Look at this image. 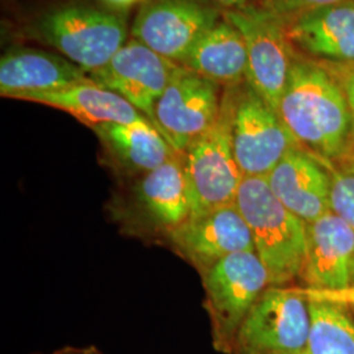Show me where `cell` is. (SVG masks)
<instances>
[{
    "instance_id": "1",
    "label": "cell",
    "mask_w": 354,
    "mask_h": 354,
    "mask_svg": "<svg viewBox=\"0 0 354 354\" xmlns=\"http://www.w3.org/2000/svg\"><path fill=\"white\" fill-rule=\"evenodd\" d=\"M279 114L295 140L314 155L337 160L353 147L346 96L323 64L294 55Z\"/></svg>"
},
{
    "instance_id": "2",
    "label": "cell",
    "mask_w": 354,
    "mask_h": 354,
    "mask_svg": "<svg viewBox=\"0 0 354 354\" xmlns=\"http://www.w3.org/2000/svg\"><path fill=\"white\" fill-rule=\"evenodd\" d=\"M121 234L143 241H165L190 216L184 155L176 153L151 172L121 183L106 205Z\"/></svg>"
},
{
    "instance_id": "3",
    "label": "cell",
    "mask_w": 354,
    "mask_h": 354,
    "mask_svg": "<svg viewBox=\"0 0 354 354\" xmlns=\"http://www.w3.org/2000/svg\"><path fill=\"white\" fill-rule=\"evenodd\" d=\"M235 203L251 230L254 252L270 286L302 279L307 259V225L279 203L266 177H243Z\"/></svg>"
},
{
    "instance_id": "4",
    "label": "cell",
    "mask_w": 354,
    "mask_h": 354,
    "mask_svg": "<svg viewBox=\"0 0 354 354\" xmlns=\"http://www.w3.org/2000/svg\"><path fill=\"white\" fill-rule=\"evenodd\" d=\"M24 32L88 74L108 64L127 42V21L121 15L79 3L51 8Z\"/></svg>"
},
{
    "instance_id": "5",
    "label": "cell",
    "mask_w": 354,
    "mask_h": 354,
    "mask_svg": "<svg viewBox=\"0 0 354 354\" xmlns=\"http://www.w3.org/2000/svg\"><path fill=\"white\" fill-rule=\"evenodd\" d=\"M235 87H226L214 124L184 153L190 215L235 203L236 200L243 175L232 145Z\"/></svg>"
},
{
    "instance_id": "6",
    "label": "cell",
    "mask_w": 354,
    "mask_h": 354,
    "mask_svg": "<svg viewBox=\"0 0 354 354\" xmlns=\"http://www.w3.org/2000/svg\"><path fill=\"white\" fill-rule=\"evenodd\" d=\"M241 32L248 57L245 83L279 113L294 53L288 17L272 3L227 10L223 15Z\"/></svg>"
},
{
    "instance_id": "7",
    "label": "cell",
    "mask_w": 354,
    "mask_h": 354,
    "mask_svg": "<svg viewBox=\"0 0 354 354\" xmlns=\"http://www.w3.org/2000/svg\"><path fill=\"white\" fill-rule=\"evenodd\" d=\"M201 279L213 346L216 352L232 354L243 320L270 286L268 270L256 252H239L221 260Z\"/></svg>"
},
{
    "instance_id": "8",
    "label": "cell",
    "mask_w": 354,
    "mask_h": 354,
    "mask_svg": "<svg viewBox=\"0 0 354 354\" xmlns=\"http://www.w3.org/2000/svg\"><path fill=\"white\" fill-rule=\"evenodd\" d=\"M310 311L299 288L269 286L238 330L232 354H282L307 348Z\"/></svg>"
},
{
    "instance_id": "9",
    "label": "cell",
    "mask_w": 354,
    "mask_h": 354,
    "mask_svg": "<svg viewBox=\"0 0 354 354\" xmlns=\"http://www.w3.org/2000/svg\"><path fill=\"white\" fill-rule=\"evenodd\" d=\"M232 145L243 177H266L288 152L302 147L279 114L245 82L235 87Z\"/></svg>"
},
{
    "instance_id": "10",
    "label": "cell",
    "mask_w": 354,
    "mask_h": 354,
    "mask_svg": "<svg viewBox=\"0 0 354 354\" xmlns=\"http://www.w3.org/2000/svg\"><path fill=\"white\" fill-rule=\"evenodd\" d=\"M219 86L177 66L153 112V125L178 153L212 127L221 111Z\"/></svg>"
},
{
    "instance_id": "11",
    "label": "cell",
    "mask_w": 354,
    "mask_h": 354,
    "mask_svg": "<svg viewBox=\"0 0 354 354\" xmlns=\"http://www.w3.org/2000/svg\"><path fill=\"white\" fill-rule=\"evenodd\" d=\"M221 19L214 8L197 0H149L134 19L131 37L180 64Z\"/></svg>"
},
{
    "instance_id": "12",
    "label": "cell",
    "mask_w": 354,
    "mask_h": 354,
    "mask_svg": "<svg viewBox=\"0 0 354 354\" xmlns=\"http://www.w3.org/2000/svg\"><path fill=\"white\" fill-rule=\"evenodd\" d=\"M168 243L201 277L230 254L254 252L251 230L236 203L190 215Z\"/></svg>"
},
{
    "instance_id": "13",
    "label": "cell",
    "mask_w": 354,
    "mask_h": 354,
    "mask_svg": "<svg viewBox=\"0 0 354 354\" xmlns=\"http://www.w3.org/2000/svg\"><path fill=\"white\" fill-rule=\"evenodd\" d=\"M177 66L131 38L108 64L89 73V77L95 84L122 96L153 124L155 105Z\"/></svg>"
},
{
    "instance_id": "14",
    "label": "cell",
    "mask_w": 354,
    "mask_h": 354,
    "mask_svg": "<svg viewBox=\"0 0 354 354\" xmlns=\"http://www.w3.org/2000/svg\"><path fill=\"white\" fill-rule=\"evenodd\" d=\"M307 289L339 291L354 286V230L329 212L307 225Z\"/></svg>"
},
{
    "instance_id": "15",
    "label": "cell",
    "mask_w": 354,
    "mask_h": 354,
    "mask_svg": "<svg viewBox=\"0 0 354 354\" xmlns=\"http://www.w3.org/2000/svg\"><path fill=\"white\" fill-rule=\"evenodd\" d=\"M279 203L306 225L330 212V178L315 155L304 147L288 152L266 176Z\"/></svg>"
},
{
    "instance_id": "16",
    "label": "cell",
    "mask_w": 354,
    "mask_h": 354,
    "mask_svg": "<svg viewBox=\"0 0 354 354\" xmlns=\"http://www.w3.org/2000/svg\"><path fill=\"white\" fill-rule=\"evenodd\" d=\"M291 45L327 64H354V0L288 17Z\"/></svg>"
},
{
    "instance_id": "17",
    "label": "cell",
    "mask_w": 354,
    "mask_h": 354,
    "mask_svg": "<svg viewBox=\"0 0 354 354\" xmlns=\"http://www.w3.org/2000/svg\"><path fill=\"white\" fill-rule=\"evenodd\" d=\"M92 130L102 143L105 160L121 183L151 172L178 153L150 120L104 124Z\"/></svg>"
},
{
    "instance_id": "18",
    "label": "cell",
    "mask_w": 354,
    "mask_h": 354,
    "mask_svg": "<svg viewBox=\"0 0 354 354\" xmlns=\"http://www.w3.org/2000/svg\"><path fill=\"white\" fill-rule=\"evenodd\" d=\"M87 83H93L87 71L53 53L15 48L4 53L0 59V95L3 97L17 100L24 95Z\"/></svg>"
},
{
    "instance_id": "19",
    "label": "cell",
    "mask_w": 354,
    "mask_h": 354,
    "mask_svg": "<svg viewBox=\"0 0 354 354\" xmlns=\"http://www.w3.org/2000/svg\"><path fill=\"white\" fill-rule=\"evenodd\" d=\"M17 100L37 102L64 111L91 129L104 124H133L149 120L122 96L95 83L24 95Z\"/></svg>"
},
{
    "instance_id": "20",
    "label": "cell",
    "mask_w": 354,
    "mask_h": 354,
    "mask_svg": "<svg viewBox=\"0 0 354 354\" xmlns=\"http://www.w3.org/2000/svg\"><path fill=\"white\" fill-rule=\"evenodd\" d=\"M180 64L218 86L234 87L245 82L247 48L241 32L223 16L197 41Z\"/></svg>"
},
{
    "instance_id": "21",
    "label": "cell",
    "mask_w": 354,
    "mask_h": 354,
    "mask_svg": "<svg viewBox=\"0 0 354 354\" xmlns=\"http://www.w3.org/2000/svg\"><path fill=\"white\" fill-rule=\"evenodd\" d=\"M310 354H354V320L348 306L308 299Z\"/></svg>"
},
{
    "instance_id": "22",
    "label": "cell",
    "mask_w": 354,
    "mask_h": 354,
    "mask_svg": "<svg viewBox=\"0 0 354 354\" xmlns=\"http://www.w3.org/2000/svg\"><path fill=\"white\" fill-rule=\"evenodd\" d=\"M313 153V152H311ZM314 155V153H313ZM317 156L330 178V212L354 230V163L346 158L330 160Z\"/></svg>"
},
{
    "instance_id": "23",
    "label": "cell",
    "mask_w": 354,
    "mask_h": 354,
    "mask_svg": "<svg viewBox=\"0 0 354 354\" xmlns=\"http://www.w3.org/2000/svg\"><path fill=\"white\" fill-rule=\"evenodd\" d=\"M323 66L328 70L333 77L340 84L346 100L349 104L354 124V64H327L324 62Z\"/></svg>"
},
{
    "instance_id": "24",
    "label": "cell",
    "mask_w": 354,
    "mask_h": 354,
    "mask_svg": "<svg viewBox=\"0 0 354 354\" xmlns=\"http://www.w3.org/2000/svg\"><path fill=\"white\" fill-rule=\"evenodd\" d=\"M345 0H272V4L283 13L286 17L292 15L336 4Z\"/></svg>"
},
{
    "instance_id": "25",
    "label": "cell",
    "mask_w": 354,
    "mask_h": 354,
    "mask_svg": "<svg viewBox=\"0 0 354 354\" xmlns=\"http://www.w3.org/2000/svg\"><path fill=\"white\" fill-rule=\"evenodd\" d=\"M301 292L308 299H320V301H330L336 304H354V286L339 291H320L299 288Z\"/></svg>"
},
{
    "instance_id": "26",
    "label": "cell",
    "mask_w": 354,
    "mask_h": 354,
    "mask_svg": "<svg viewBox=\"0 0 354 354\" xmlns=\"http://www.w3.org/2000/svg\"><path fill=\"white\" fill-rule=\"evenodd\" d=\"M42 354V353H36ZM48 354H104L99 348L95 345H88V346H64L59 349H55Z\"/></svg>"
},
{
    "instance_id": "27",
    "label": "cell",
    "mask_w": 354,
    "mask_h": 354,
    "mask_svg": "<svg viewBox=\"0 0 354 354\" xmlns=\"http://www.w3.org/2000/svg\"><path fill=\"white\" fill-rule=\"evenodd\" d=\"M214 1L219 3L221 6L226 7L228 10H236V8H241L256 3V0H214Z\"/></svg>"
},
{
    "instance_id": "28",
    "label": "cell",
    "mask_w": 354,
    "mask_h": 354,
    "mask_svg": "<svg viewBox=\"0 0 354 354\" xmlns=\"http://www.w3.org/2000/svg\"><path fill=\"white\" fill-rule=\"evenodd\" d=\"M105 3H108L109 6H112L114 8H127L131 7L137 3H140L142 0H102Z\"/></svg>"
},
{
    "instance_id": "29",
    "label": "cell",
    "mask_w": 354,
    "mask_h": 354,
    "mask_svg": "<svg viewBox=\"0 0 354 354\" xmlns=\"http://www.w3.org/2000/svg\"><path fill=\"white\" fill-rule=\"evenodd\" d=\"M344 158H346V159H349V160H351V162H353V163H354V145H353V147H352V150H351V151L348 152V153H346V155H345V156H344Z\"/></svg>"
},
{
    "instance_id": "30",
    "label": "cell",
    "mask_w": 354,
    "mask_h": 354,
    "mask_svg": "<svg viewBox=\"0 0 354 354\" xmlns=\"http://www.w3.org/2000/svg\"><path fill=\"white\" fill-rule=\"evenodd\" d=\"M282 354H310L306 349L304 351H299V352H291V353H282Z\"/></svg>"
},
{
    "instance_id": "31",
    "label": "cell",
    "mask_w": 354,
    "mask_h": 354,
    "mask_svg": "<svg viewBox=\"0 0 354 354\" xmlns=\"http://www.w3.org/2000/svg\"><path fill=\"white\" fill-rule=\"evenodd\" d=\"M346 306V304H345ZM348 307H349V310H351V313L354 314V304H348Z\"/></svg>"
}]
</instances>
